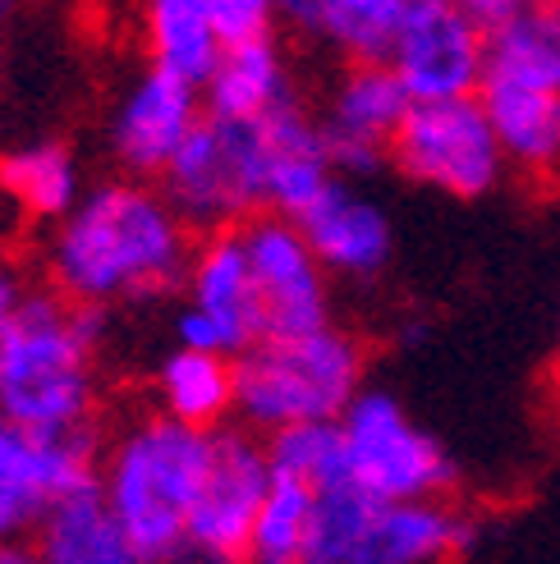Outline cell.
I'll return each mask as SVG.
<instances>
[{"instance_id":"obj_24","label":"cell","mask_w":560,"mask_h":564,"mask_svg":"<svg viewBox=\"0 0 560 564\" xmlns=\"http://www.w3.org/2000/svg\"><path fill=\"white\" fill-rule=\"evenodd\" d=\"M487 69L560 93V0H524L487 28Z\"/></svg>"},{"instance_id":"obj_22","label":"cell","mask_w":560,"mask_h":564,"mask_svg":"<svg viewBox=\"0 0 560 564\" xmlns=\"http://www.w3.org/2000/svg\"><path fill=\"white\" fill-rule=\"evenodd\" d=\"M138 14H143V42L152 65H165L198 83L207 78L220 46H226L212 0H143Z\"/></svg>"},{"instance_id":"obj_20","label":"cell","mask_w":560,"mask_h":564,"mask_svg":"<svg viewBox=\"0 0 560 564\" xmlns=\"http://www.w3.org/2000/svg\"><path fill=\"white\" fill-rule=\"evenodd\" d=\"M33 542L46 564H138L101 482H88L55 500Z\"/></svg>"},{"instance_id":"obj_17","label":"cell","mask_w":560,"mask_h":564,"mask_svg":"<svg viewBox=\"0 0 560 564\" xmlns=\"http://www.w3.org/2000/svg\"><path fill=\"white\" fill-rule=\"evenodd\" d=\"M262 129H267V212L299 216L303 207L317 203L322 188L335 175H341L331 161L322 120H313L290 97L286 106L267 110Z\"/></svg>"},{"instance_id":"obj_14","label":"cell","mask_w":560,"mask_h":564,"mask_svg":"<svg viewBox=\"0 0 560 564\" xmlns=\"http://www.w3.org/2000/svg\"><path fill=\"white\" fill-rule=\"evenodd\" d=\"M207 116L203 83L165 65H148L110 116V152L138 180H161L189 133Z\"/></svg>"},{"instance_id":"obj_18","label":"cell","mask_w":560,"mask_h":564,"mask_svg":"<svg viewBox=\"0 0 560 564\" xmlns=\"http://www.w3.org/2000/svg\"><path fill=\"white\" fill-rule=\"evenodd\" d=\"M478 101L492 116V129L506 148V161L519 165L528 175H547L560 165V93L538 88L510 74H492L483 78Z\"/></svg>"},{"instance_id":"obj_8","label":"cell","mask_w":560,"mask_h":564,"mask_svg":"<svg viewBox=\"0 0 560 564\" xmlns=\"http://www.w3.org/2000/svg\"><path fill=\"white\" fill-rule=\"evenodd\" d=\"M97 482V445L88 427L42 432L0 413V560H23L61 496Z\"/></svg>"},{"instance_id":"obj_9","label":"cell","mask_w":560,"mask_h":564,"mask_svg":"<svg viewBox=\"0 0 560 564\" xmlns=\"http://www.w3.org/2000/svg\"><path fill=\"white\" fill-rule=\"evenodd\" d=\"M349 482L381 500L441 496L451 487L445 445L409 417V409L386 390H358L341 413Z\"/></svg>"},{"instance_id":"obj_26","label":"cell","mask_w":560,"mask_h":564,"mask_svg":"<svg viewBox=\"0 0 560 564\" xmlns=\"http://www.w3.org/2000/svg\"><path fill=\"white\" fill-rule=\"evenodd\" d=\"M418 0H326L317 19V37L335 46L345 61H390L396 37Z\"/></svg>"},{"instance_id":"obj_27","label":"cell","mask_w":560,"mask_h":564,"mask_svg":"<svg viewBox=\"0 0 560 564\" xmlns=\"http://www.w3.org/2000/svg\"><path fill=\"white\" fill-rule=\"evenodd\" d=\"M271 473L299 477L313 491H331L349 482V459H345V427L341 417H308L290 422V427L271 432L267 441Z\"/></svg>"},{"instance_id":"obj_1","label":"cell","mask_w":560,"mask_h":564,"mask_svg":"<svg viewBox=\"0 0 560 564\" xmlns=\"http://www.w3.org/2000/svg\"><path fill=\"white\" fill-rule=\"evenodd\" d=\"M193 262L189 220L165 188L148 180H110L88 188L55 220L46 248L51 285L74 303L110 307L184 290Z\"/></svg>"},{"instance_id":"obj_7","label":"cell","mask_w":560,"mask_h":564,"mask_svg":"<svg viewBox=\"0 0 560 564\" xmlns=\"http://www.w3.org/2000/svg\"><path fill=\"white\" fill-rule=\"evenodd\" d=\"M390 161L413 184L460 197V203L487 197L510 165L478 93L413 101L396 143H390Z\"/></svg>"},{"instance_id":"obj_16","label":"cell","mask_w":560,"mask_h":564,"mask_svg":"<svg viewBox=\"0 0 560 564\" xmlns=\"http://www.w3.org/2000/svg\"><path fill=\"white\" fill-rule=\"evenodd\" d=\"M294 220L303 225L308 243H313V252L335 280L381 275L390 262V248H396V230H390V216L381 212V203L349 188L341 175H335L322 188L317 203L303 207Z\"/></svg>"},{"instance_id":"obj_34","label":"cell","mask_w":560,"mask_h":564,"mask_svg":"<svg viewBox=\"0 0 560 564\" xmlns=\"http://www.w3.org/2000/svg\"><path fill=\"white\" fill-rule=\"evenodd\" d=\"M0 65H6V51H0Z\"/></svg>"},{"instance_id":"obj_12","label":"cell","mask_w":560,"mask_h":564,"mask_svg":"<svg viewBox=\"0 0 560 564\" xmlns=\"http://www.w3.org/2000/svg\"><path fill=\"white\" fill-rule=\"evenodd\" d=\"M390 69L413 101L473 97L487 78V28L455 0H418L390 51Z\"/></svg>"},{"instance_id":"obj_23","label":"cell","mask_w":560,"mask_h":564,"mask_svg":"<svg viewBox=\"0 0 560 564\" xmlns=\"http://www.w3.org/2000/svg\"><path fill=\"white\" fill-rule=\"evenodd\" d=\"M0 197L33 220H61L83 197V171L61 143H23L0 152Z\"/></svg>"},{"instance_id":"obj_11","label":"cell","mask_w":560,"mask_h":564,"mask_svg":"<svg viewBox=\"0 0 560 564\" xmlns=\"http://www.w3.org/2000/svg\"><path fill=\"white\" fill-rule=\"evenodd\" d=\"M271 487V455L254 432L216 427L212 432V459L203 473L198 500L189 514V542L184 551L198 560L235 564L248 560V542H254L258 505Z\"/></svg>"},{"instance_id":"obj_13","label":"cell","mask_w":560,"mask_h":564,"mask_svg":"<svg viewBox=\"0 0 560 564\" xmlns=\"http://www.w3.org/2000/svg\"><path fill=\"white\" fill-rule=\"evenodd\" d=\"M244 243L258 275L267 335L313 330L331 322V290H326L331 271L322 267L294 216L258 212L254 220H244Z\"/></svg>"},{"instance_id":"obj_19","label":"cell","mask_w":560,"mask_h":564,"mask_svg":"<svg viewBox=\"0 0 560 564\" xmlns=\"http://www.w3.org/2000/svg\"><path fill=\"white\" fill-rule=\"evenodd\" d=\"M294 97L290 88V65L271 33L254 37H235L220 46L216 65L203 78V101L212 116H239V120H258L267 110L286 106Z\"/></svg>"},{"instance_id":"obj_15","label":"cell","mask_w":560,"mask_h":564,"mask_svg":"<svg viewBox=\"0 0 560 564\" xmlns=\"http://www.w3.org/2000/svg\"><path fill=\"white\" fill-rule=\"evenodd\" d=\"M409 88L390 61H354L326 97L322 133L331 161L341 175H368L381 161H390V143L409 116Z\"/></svg>"},{"instance_id":"obj_21","label":"cell","mask_w":560,"mask_h":564,"mask_svg":"<svg viewBox=\"0 0 560 564\" xmlns=\"http://www.w3.org/2000/svg\"><path fill=\"white\" fill-rule=\"evenodd\" d=\"M157 404L189 427H226V417L235 413V358L175 345L157 368Z\"/></svg>"},{"instance_id":"obj_29","label":"cell","mask_w":560,"mask_h":564,"mask_svg":"<svg viewBox=\"0 0 560 564\" xmlns=\"http://www.w3.org/2000/svg\"><path fill=\"white\" fill-rule=\"evenodd\" d=\"M23 299H28V290H23L19 271L0 267V330H6V326L14 322V313H19V303H23Z\"/></svg>"},{"instance_id":"obj_10","label":"cell","mask_w":560,"mask_h":564,"mask_svg":"<svg viewBox=\"0 0 560 564\" xmlns=\"http://www.w3.org/2000/svg\"><path fill=\"white\" fill-rule=\"evenodd\" d=\"M267 335L258 275L248 262L244 225H220L193 248L184 275V307L175 313V340L239 358Z\"/></svg>"},{"instance_id":"obj_28","label":"cell","mask_w":560,"mask_h":564,"mask_svg":"<svg viewBox=\"0 0 560 564\" xmlns=\"http://www.w3.org/2000/svg\"><path fill=\"white\" fill-rule=\"evenodd\" d=\"M212 6H216V23H220V33H226V42L271 33V23L280 19L276 0H212Z\"/></svg>"},{"instance_id":"obj_2","label":"cell","mask_w":560,"mask_h":564,"mask_svg":"<svg viewBox=\"0 0 560 564\" xmlns=\"http://www.w3.org/2000/svg\"><path fill=\"white\" fill-rule=\"evenodd\" d=\"M101 307L61 290L28 294L0 330V413L42 432L88 427L97 400Z\"/></svg>"},{"instance_id":"obj_6","label":"cell","mask_w":560,"mask_h":564,"mask_svg":"<svg viewBox=\"0 0 560 564\" xmlns=\"http://www.w3.org/2000/svg\"><path fill=\"white\" fill-rule=\"evenodd\" d=\"M161 188L189 225L220 230L267 212V129L239 116H207L165 165Z\"/></svg>"},{"instance_id":"obj_32","label":"cell","mask_w":560,"mask_h":564,"mask_svg":"<svg viewBox=\"0 0 560 564\" xmlns=\"http://www.w3.org/2000/svg\"><path fill=\"white\" fill-rule=\"evenodd\" d=\"M10 6H14V0H0V14H10Z\"/></svg>"},{"instance_id":"obj_25","label":"cell","mask_w":560,"mask_h":564,"mask_svg":"<svg viewBox=\"0 0 560 564\" xmlns=\"http://www.w3.org/2000/svg\"><path fill=\"white\" fill-rule=\"evenodd\" d=\"M313 514H317V491L308 482H299V477L271 473V487L258 505L248 560H258V564H303L308 538H313Z\"/></svg>"},{"instance_id":"obj_33","label":"cell","mask_w":560,"mask_h":564,"mask_svg":"<svg viewBox=\"0 0 560 564\" xmlns=\"http://www.w3.org/2000/svg\"><path fill=\"white\" fill-rule=\"evenodd\" d=\"M556 358H560V335H556Z\"/></svg>"},{"instance_id":"obj_4","label":"cell","mask_w":560,"mask_h":564,"mask_svg":"<svg viewBox=\"0 0 560 564\" xmlns=\"http://www.w3.org/2000/svg\"><path fill=\"white\" fill-rule=\"evenodd\" d=\"M368 358L335 322L262 335L235 358V413L254 432H280L308 417H341L363 390Z\"/></svg>"},{"instance_id":"obj_3","label":"cell","mask_w":560,"mask_h":564,"mask_svg":"<svg viewBox=\"0 0 560 564\" xmlns=\"http://www.w3.org/2000/svg\"><path fill=\"white\" fill-rule=\"evenodd\" d=\"M212 459V432L171 413L138 417L110 445L97 482L138 560H175L189 542V514Z\"/></svg>"},{"instance_id":"obj_5","label":"cell","mask_w":560,"mask_h":564,"mask_svg":"<svg viewBox=\"0 0 560 564\" xmlns=\"http://www.w3.org/2000/svg\"><path fill=\"white\" fill-rule=\"evenodd\" d=\"M473 546V523L441 496L381 500L354 482L317 491L303 564H441Z\"/></svg>"},{"instance_id":"obj_30","label":"cell","mask_w":560,"mask_h":564,"mask_svg":"<svg viewBox=\"0 0 560 564\" xmlns=\"http://www.w3.org/2000/svg\"><path fill=\"white\" fill-rule=\"evenodd\" d=\"M280 6V19L303 28V33H317V19H322V6L326 0H276Z\"/></svg>"},{"instance_id":"obj_31","label":"cell","mask_w":560,"mask_h":564,"mask_svg":"<svg viewBox=\"0 0 560 564\" xmlns=\"http://www.w3.org/2000/svg\"><path fill=\"white\" fill-rule=\"evenodd\" d=\"M455 6H464L483 28H496L500 19H510V14L524 6V0H455Z\"/></svg>"}]
</instances>
